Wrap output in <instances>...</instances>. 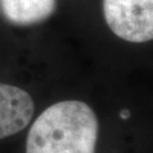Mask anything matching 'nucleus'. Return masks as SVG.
<instances>
[{
	"instance_id": "obj_1",
	"label": "nucleus",
	"mask_w": 153,
	"mask_h": 153,
	"mask_svg": "<svg viewBox=\"0 0 153 153\" xmlns=\"http://www.w3.org/2000/svg\"><path fill=\"white\" fill-rule=\"evenodd\" d=\"M98 120L82 101H61L47 107L28 131L26 153H96Z\"/></svg>"
},
{
	"instance_id": "obj_2",
	"label": "nucleus",
	"mask_w": 153,
	"mask_h": 153,
	"mask_svg": "<svg viewBox=\"0 0 153 153\" xmlns=\"http://www.w3.org/2000/svg\"><path fill=\"white\" fill-rule=\"evenodd\" d=\"M103 16L108 28L124 41L153 40V0H103Z\"/></svg>"
},
{
	"instance_id": "obj_3",
	"label": "nucleus",
	"mask_w": 153,
	"mask_h": 153,
	"mask_svg": "<svg viewBox=\"0 0 153 153\" xmlns=\"http://www.w3.org/2000/svg\"><path fill=\"white\" fill-rule=\"evenodd\" d=\"M35 103L28 92L0 83V139L22 131L32 120Z\"/></svg>"
},
{
	"instance_id": "obj_4",
	"label": "nucleus",
	"mask_w": 153,
	"mask_h": 153,
	"mask_svg": "<svg viewBox=\"0 0 153 153\" xmlns=\"http://www.w3.org/2000/svg\"><path fill=\"white\" fill-rule=\"evenodd\" d=\"M4 16L9 22L30 26L47 19L55 12V0H1Z\"/></svg>"
},
{
	"instance_id": "obj_5",
	"label": "nucleus",
	"mask_w": 153,
	"mask_h": 153,
	"mask_svg": "<svg viewBox=\"0 0 153 153\" xmlns=\"http://www.w3.org/2000/svg\"><path fill=\"white\" fill-rule=\"evenodd\" d=\"M129 116H130V114H129L128 110H123V111L120 112V117L121 119H128Z\"/></svg>"
}]
</instances>
